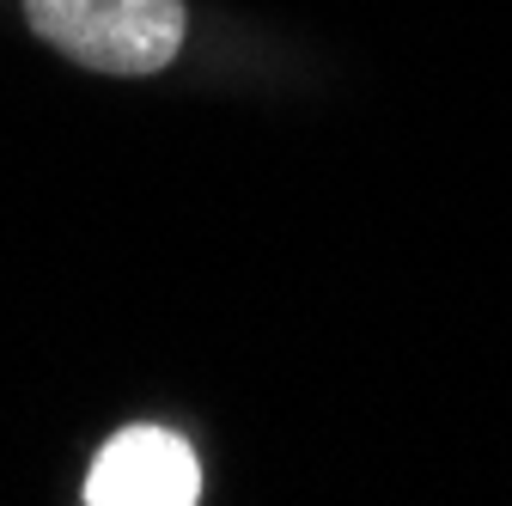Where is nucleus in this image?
Here are the masks:
<instances>
[{
	"instance_id": "nucleus-2",
	"label": "nucleus",
	"mask_w": 512,
	"mask_h": 506,
	"mask_svg": "<svg viewBox=\"0 0 512 506\" xmlns=\"http://www.w3.org/2000/svg\"><path fill=\"white\" fill-rule=\"evenodd\" d=\"M86 500L92 506H196L202 500L196 452L165 427H122L86 476Z\"/></svg>"
},
{
	"instance_id": "nucleus-1",
	"label": "nucleus",
	"mask_w": 512,
	"mask_h": 506,
	"mask_svg": "<svg viewBox=\"0 0 512 506\" xmlns=\"http://www.w3.org/2000/svg\"><path fill=\"white\" fill-rule=\"evenodd\" d=\"M25 25L92 74L141 80L183 49V0H25Z\"/></svg>"
}]
</instances>
